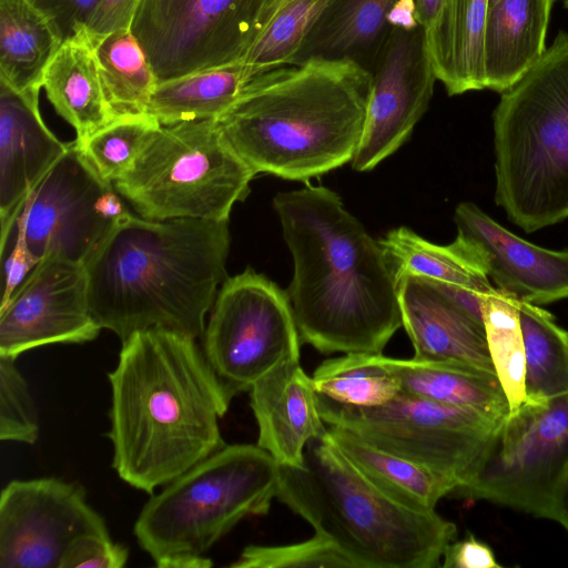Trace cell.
<instances>
[{"instance_id": "obj_18", "label": "cell", "mask_w": 568, "mask_h": 568, "mask_svg": "<svg viewBox=\"0 0 568 568\" xmlns=\"http://www.w3.org/2000/svg\"><path fill=\"white\" fill-rule=\"evenodd\" d=\"M454 222L499 292L535 305L568 298V252L518 237L470 202L456 206Z\"/></svg>"}, {"instance_id": "obj_47", "label": "cell", "mask_w": 568, "mask_h": 568, "mask_svg": "<svg viewBox=\"0 0 568 568\" xmlns=\"http://www.w3.org/2000/svg\"><path fill=\"white\" fill-rule=\"evenodd\" d=\"M565 8L568 10V0L564 1Z\"/></svg>"}, {"instance_id": "obj_37", "label": "cell", "mask_w": 568, "mask_h": 568, "mask_svg": "<svg viewBox=\"0 0 568 568\" xmlns=\"http://www.w3.org/2000/svg\"><path fill=\"white\" fill-rule=\"evenodd\" d=\"M16 359L0 355V438L34 444L39 436L37 409Z\"/></svg>"}, {"instance_id": "obj_10", "label": "cell", "mask_w": 568, "mask_h": 568, "mask_svg": "<svg viewBox=\"0 0 568 568\" xmlns=\"http://www.w3.org/2000/svg\"><path fill=\"white\" fill-rule=\"evenodd\" d=\"M317 405L327 426L430 467L458 486L476 474L500 423L474 409L404 392L373 407L344 405L317 394Z\"/></svg>"}, {"instance_id": "obj_38", "label": "cell", "mask_w": 568, "mask_h": 568, "mask_svg": "<svg viewBox=\"0 0 568 568\" xmlns=\"http://www.w3.org/2000/svg\"><path fill=\"white\" fill-rule=\"evenodd\" d=\"M128 559L129 549L109 534H87L71 542L60 568H122Z\"/></svg>"}, {"instance_id": "obj_16", "label": "cell", "mask_w": 568, "mask_h": 568, "mask_svg": "<svg viewBox=\"0 0 568 568\" xmlns=\"http://www.w3.org/2000/svg\"><path fill=\"white\" fill-rule=\"evenodd\" d=\"M436 80L423 29L393 28L373 74L364 130L351 161L355 171H371L409 139Z\"/></svg>"}, {"instance_id": "obj_6", "label": "cell", "mask_w": 568, "mask_h": 568, "mask_svg": "<svg viewBox=\"0 0 568 568\" xmlns=\"http://www.w3.org/2000/svg\"><path fill=\"white\" fill-rule=\"evenodd\" d=\"M496 203L530 233L568 217V33L494 111Z\"/></svg>"}, {"instance_id": "obj_32", "label": "cell", "mask_w": 568, "mask_h": 568, "mask_svg": "<svg viewBox=\"0 0 568 568\" xmlns=\"http://www.w3.org/2000/svg\"><path fill=\"white\" fill-rule=\"evenodd\" d=\"M483 318L490 358L511 413L527 400L519 301L498 290L483 295Z\"/></svg>"}, {"instance_id": "obj_33", "label": "cell", "mask_w": 568, "mask_h": 568, "mask_svg": "<svg viewBox=\"0 0 568 568\" xmlns=\"http://www.w3.org/2000/svg\"><path fill=\"white\" fill-rule=\"evenodd\" d=\"M397 0H335L308 37L301 53L306 57H349L373 40L388 24ZM305 57V58H306Z\"/></svg>"}, {"instance_id": "obj_4", "label": "cell", "mask_w": 568, "mask_h": 568, "mask_svg": "<svg viewBox=\"0 0 568 568\" xmlns=\"http://www.w3.org/2000/svg\"><path fill=\"white\" fill-rule=\"evenodd\" d=\"M372 82L352 57L311 55L254 77L215 120L256 174L307 181L352 161Z\"/></svg>"}, {"instance_id": "obj_39", "label": "cell", "mask_w": 568, "mask_h": 568, "mask_svg": "<svg viewBox=\"0 0 568 568\" xmlns=\"http://www.w3.org/2000/svg\"><path fill=\"white\" fill-rule=\"evenodd\" d=\"M139 0H100L81 29L91 44L123 29H131Z\"/></svg>"}, {"instance_id": "obj_46", "label": "cell", "mask_w": 568, "mask_h": 568, "mask_svg": "<svg viewBox=\"0 0 568 568\" xmlns=\"http://www.w3.org/2000/svg\"><path fill=\"white\" fill-rule=\"evenodd\" d=\"M560 525L568 531V485L565 491Z\"/></svg>"}, {"instance_id": "obj_45", "label": "cell", "mask_w": 568, "mask_h": 568, "mask_svg": "<svg viewBox=\"0 0 568 568\" xmlns=\"http://www.w3.org/2000/svg\"><path fill=\"white\" fill-rule=\"evenodd\" d=\"M291 0H263L260 16V33L266 28L273 17Z\"/></svg>"}, {"instance_id": "obj_42", "label": "cell", "mask_w": 568, "mask_h": 568, "mask_svg": "<svg viewBox=\"0 0 568 568\" xmlns=\"http://www.w3.org/2000/svg\"><path fill=\"white\" fill-rule=\"evenodd\" d=\"M38 262L39 260L27 248L23 242L16 239L14 245L4 262V285L1 305L9 301Z\"/></svg>"}, {"instance_id": "obj_26", "label": "cell", "mask_w": 568, "mask_h": 568, "mask_svg": "<svg viewBox=\"0 0 568 568\" xmlns=\"http://www.w3.org/2000/svg\"><path fill=\"white\" fill-rule=\"evenodd\" d=\"M62 42L31 0H0V82L19 93L40 91Z\"/></svg>"}, {"instance_id": "obj_21", "label": "cell", "mask_w": 568, "mask_h": 568, "mask_svg": "<svg viewBox=\"0 0 568 568\" xmlns=\"http://www.w3.org/2000/svg\"><path fill=\"white\" fill-rule=\"evenodd\" d=\"M554 0H489L485 34L486 89L511 88L546 51Z\"/></svg>"}, {"instance_id": "obj_14", "label": "cell", "mask_w": 568, "mask_h": 568, "mask_svg": "<svg viewBox=\"0 0 568 568\" xmlns=\"http://www.w3.org/2000/svg\"><path fill=\"white\" fill-rule=\"evenodd\" d=\"M87 534H109L78 484L45 477L8 483L0 494V567L60 568Z\"/></svg>"}, {"instance_id": "obj_35", "label": "cell", "mask_w": 568, "mask_h": 568, "mask_svg": "<svg viewBox=\"0 0 568 568\" xmlns=\"http://www.w3.org/2000/svg\"><path fill=\"white\" fill-rule=\"evenodd\" d=\"M159 124L148 113L121 115L85 141L75 143L99 175L113 184L132 168L149 134Z\"/></svg>"}, {"instance_id": "obj_11", "label": "cell", "mask_w": 568, "mask_h": 568, "mask_svg": "<svg viewBox=\"0 0 568 568\" xmlns=\"http://www.w3.org/2000/svg\"><path fill=\"white\" fill-rule=\"evenodd\" d=\"M202 337L205 359L231 400L277 366L300 361L287 293L250 267L222 284Z\"/></svg>"}, {"instance_id": "obj_15", "label": "cell", "mask_w": 568, "mask_h": 568, "mask_svg": "<svg viewBox=\"0 0 568 568\" xmlns=\"http://www.w3.org/2000/svg\"><path fill=\"white\" fill-rule=\"evenodd\" d=\"M101 329L89 306L84 264L50 254L0 306V355L90 342Z\"/></svg>"}, {"instance_id": "obj_41", "label": "cell", "mask_w": 568, "mask_h": 568, "mask_svg": "<svg viewBox=\"0 0 568 568\" xmlns=\"http://www.w3.org/2000/svg\"><path fill=\"white\" fill-rule=\"evenodd\" d=\"M445 568H501L493 549L484 541L468 534L462 540H453L443 554Z\"/></svg>"}, {"instance_id": "obj_20", "label": "cell", "mask_w": 568, "mask_h": 568, "mask_svg": "<svg viewBox=\"0 0 568 568\" xmlns=\"http://www.w3.org/2000/svg\"><path fill=\"white\" fill-rule=\"evenodd\" d=\"M250 404L257 445L280 466L302 467L307 443L326 434L312 377L300 361H288L258 379L250 389Z\"/></svg>"}, {"instance_id": "obj_40", "label": "cell", "mask_w": 568, "mask_h": 568, "mask_svg": "<svg viewBox=\"0 0 568 568\" xmlns=\"http://www.w3.org/2000/svg\"><path fill=\"white\" fill-rule=\"evenodd\" d=\"M31 1L49 18L64 41L83 28L100 0Z\"/></svg>"}, {"instance_id": "obj_30", "label": "cell", "mask_w": 568, "mask_h": 568, "mask_svg": "<svg viewBox=\"0 0 568 568\" xmlns=\"http://www.w3.org/2000/svg\"><path fill=\"white\" fill-rule=\"evenodd\" d=\"M519 320L527 399L545 400L568 394V332L535 304L519 302Z\"/></svg>"}, {"instance_id": "obj_13", "label": "cell", "mask_w": 568, "mask_h": 568, "mask_svg": "<svg viewBox=\"0 0 568 568\" xmlns=\"http://www.w3.org/2000/svg\"><path fill=\"white\" fill-rule=\"evenodd\" d=\"M121 197L73 141L27 197L16 239L39 261L53 254L84 264L129 212Z\"/></svg>"}, {"instance_id": "obj_31", "label": "cell", "mask_w": 568, "mask_h": 568, "mask_svg": "<svg viewBox=\"0 0 568 568\" xmlns=\"http://www.w3.org/2000/svg\"><path fill=\"white\" fill-rule=\"evenodd\" d=\"M381 355L349 353L324 361L312 375L316 394L358 407L387 403L400 392V385Z\"/></svg>"}, {"instance_id": "obj_24", "label": "cell", "mask_w": 568, "mask_h": 568, "mask_svg": "<svg viewBox=\"0 0 568 568\" xmlns=\"http://www.w3.org/2000/svg\"><path fill=\"white\" fill-rule=\"evenodd\" d=\"M325 437L373 485L413 509L435 510L437 503L458 486L453 478L379 448L346 429L329 426Z\"/></svg>"}, {"instance_id": "obj_9", "label": "cell", "mask_w": 568, "mask_h": 568, "mask_svg": "<svg viewBox=\"0 0 568 568\" xmlns=\"http://www.w3.org/2000/svg\"><path fill=\"white\" fill-rule=\"evenodd\" d=\"M568 485V394L527 399L494 430L476 474L454 489L560 524Z\"/></svg>"}, {"instance_id": "obj_23", "label": "cell", "mask_w": 568, "mask_h": 568, "mask_svg": "<svg viewBox=\"0 0 568 568\" xmlns=\"http://www.w3.org/2000/svg\"><path fill=\"white\" fill-rule=\"evenodd\" d=\"M489 0H445L424 33L436 75L449 95L486 89L484 34Z\"/></svg>"}, {"instance_id": "obj_19", "label": "cell", "mask_w": 568, "mask_h": 568, "mask_svg": "<svg viewBox=\"0 0 568 568\" xmlns=\"http://www.w3.org/2000/svg\"><path fill=\"white\" fill-rule=\"evenodd\" d=\"M39 92L19 93L0 82V247L16 226L23 204L41 179L67 152L45 125Z\"/></svg>"}, {"instance_id": "obj_2", "label": "cell", "mask_w": 568, "mask_h": 568, "mask_svg": "<svg viewBox=\"0 0 568 568\" xmlns=\"http://www.w3.org/2000/svg\"><path fill=\"white\" fill-rule=\"evenodd\" d=\"M109 381L112 467L130 486L153 494L225 446L219 419L231 399L195 338L136 332Z\"/></svg>"}, {"instance_id": "obj_12", "label": "cell", "mask_w": 568, "mask_h": 568, "mask_svg": "<svg viewBox=\"0 0 568 568\" xmlns=\"http://www.w3.org/2000/svg\"><path fill=\"white\" fill-rule=\"evenodd\" d=\"M263 0H139L132 32L159 82L241 61Z\"/></svg>"}, {"instance_id": "obj_29", "label": "cell", "mask_w": 568, "mask_h": 568, "mask_svg": "<svg viewBox=\"0 0 568 568\" xmlns=\"http://www.w3.org/2000/svg\"><path fill=\"white\" fill-rule=\"evenodd\" d=\"M92 45L115 115L148 113L159 81L132 29L115 31Z\"/></svg>"}, {"instance_id": "obj_3", "label": "cell", "mask_w": 568, "mask_h": 568, "mask_svg": "<svg viewBox=\"0 0 568 568\" xmlns=\"http://www.w3.org/2000/svg\"><path fill=\"white\" fill-rule=\"evenodd\" d=\"M230 245L229 221H156L129 211L84 263L93 317L121 343L146 329L202 337L227 278Z\"/></svg>"}, {"instance_id": "obj_8", "label": "cell", "mask_w": 568, "mask_h": 568, "mask_svg": "<svg viewBox=\"0 0 568 568\" xmlns=\"http://www.w3.org/2000/svg\"><path fill=\"white\" fill-rule=\"evenodd\" d=\"M255 175L209 119L159 124L113 186L149 220L229 221Z\"/></svg>"}, {"instance_id": "obj_36", "label": "cell", "mask_w": 568, "mask_h": 568, "mask_svg": "<svg viewBox=\"0 0 568 568\" xmlns=\"http://www.w3.org/2000/svg\"><path fill=\"white\" fill-rule=\"evenodd\" d=\"M233 568H354L327 537L314 534L307 540L281 545H250L230 565Z\"/></svg>"}, {"instance_id": "obj_25", "label": "cell", "mask_w": 568, "mask_h": 568, "mask_svg": "<svg viewBox=\"0 0 568 568\" xmlns=\"http://www.w3.org/2000/svg\"><path fill=\"white\" fill-rule=\"evenodd\" d=\"M381 358L397 377L400 392L474 409L498 422L509 414L507 397L496 375L455 362L384 355Z\"/></svg>"}, {"instance_id": "obj_27", "label": "cell", "mask_w": 568, "mask_h": 568, "mask_svg": "<svg viewBox=\"0 0 568 568\" xmlns=\"http://www.w3.org/2000/svg\"><path fill=\"white\" fill-rule=\"evenodd\" d=\"M257 73L242 61L159 82L148 114L161 125L216 119Z\"/></svg>"}, {"instance_id": "obj_5", "label": "cell", "mask_w": 568, "mask_h": 568, "mask_svg": "<svg viewBox=\"0 0 568 568\" xmlns=\"http://www.w3.org/2000/svg\"><path fill=\"white\" fill-rule=\"evenodd\" d=\"M276 498L354 568H434L457 536L435 510L413 509L378 489L325 435L307 443L302 467L280 466Z\"/></svg>"}, {"instance_id": "obj_7", "label": "cell", "mask_w": 568, "mask_h": 568, "mask_svg": "<svg viewBox=\"0 0 568 568\" xmlns=\"http://www.w3.org/2000/svg\"><path fill=\"white\" fill-rule=\"evenodd\" d=\"M280 465L258 445H225L153 495L133 528L159 568H210L209 550L242 519L268 513Z\"/></svg>"}, {"instance_id": "obj_44", "label": "cell", "mask_w": 568, "mask_h": 568, "mask_svg": "<svg viewBox=\"0 0 568 568\" xmlns=\"http://www.w3.org/2000/svg\"><path fill=\"white\" fill-rule=\"evenodd\" d=\"M445 0H415L416 20L424 33H428L436 24Z\"/></svg>"}, {"instance_id": "obj_28", "label": "cell", "mask_w": 568, "mask_h": 568, "mask_svg": "<svg viewBox=\"0 0 568 568\" xmlns=\"http://www.w3.org/2000/svg\"><path fill=\"white\" fill-rule=\"evenodd\" d=\"M395 276L420 275L473 291L480 295L497 291L474 248L460 237L449 245L434 244L400 226L378 240Z\"/></svg>"}, {"instance_id": "obj_17", "label": "cell", "mask_w": 568, "mask_h": 568, "mask_svg": "<svg viewBox=\"0 0 568 568\" xmlns=\"http://www.w3.org/2000/svg\"><path fill=\"white\" fill-rule=\"evenodd\" d=\"M398 301L413 358L455 362L496 375L486 341L483 295L409 274L398 278Z\"/></svg>"}, {"instance_id": "obj_43", "label": "cell", "mask_w": 568, "mask_h": 568, "mask_svg": "<svg viewBox=\"0 0 568 568\" xmlns=\"http://www.w3.org/2000/svg\"><path fill=\"white\" fill-rule=\"evenodd\" d=\"M387 22L393 28L406 30L419 27L416 20L415 0H397L388 14Z\"/></svg>"}, {"instance_id": "obj_1", "label": "cell", "mask_w": 568, "mask_h": 568, "mask_svg": "<svg viewBox=\"0 0 568 568\" xmlns=\"http://www.w3.org/2000/svg\"><path fill=\"white\" fill-rule=\"evenodd\" d=\"M273 207L293 256L287 295L302 343L324 354H382L402 315L378 241L326 186L280 192Z\"/></svg>"}, {"instance_id": "obj_34", "label": "cell", "mask_w": 568, "mask_h": 568, "mask_svg": "<svg viewBox=\"0 0 568 568\" xmlns=\"http://www.w3.org/2000/svg\"><path fill=\"white\" fill-rule=\"evenodd\" d=\"M335 0H291L270 21L241 60L257 74L295 62Z\"/></svg>"}, {"instance_id": "obj_22", "label": "cell", "mask_w": 568, "mask_h": 568, "mask_svg": "<svg viewBox=\"0 0 568 568\" xmlns=\"http://www.w3.org/2000/svg\"><path fill=\"white\" fill-rule=\"evenodd\" d=\"M42 88L57 113L74 129L78 143L118 118L94 48L82 30L62 42L44 71Z\"/></svg>"}]
</instances>
